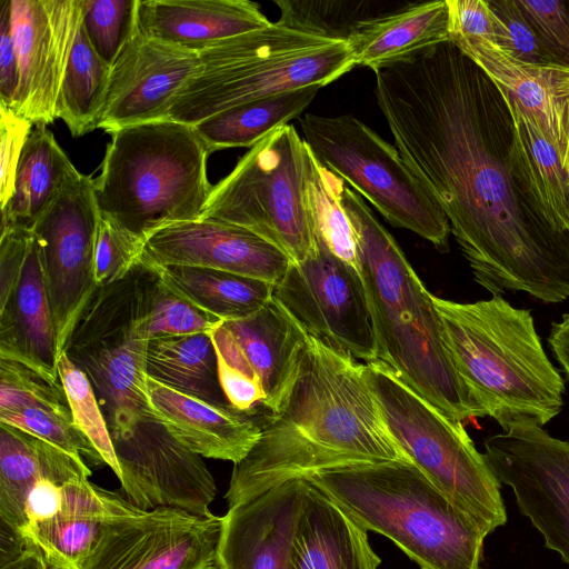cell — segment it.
Returning a JSON list of instances; mask_svg holds the SVG:
<instances>
[{"instance_id": "obj_3", "label": "cell", "mask_w": 569, "mask_h": 569, "mask_svg": "<svg viewBox=\"0 0 569 569\" xmlns=\"http://www.w3.org/2000/svg\"><path fill=\"white\" fill-rule=\"evenodd\" d=\"M341 200L358 238L378 360L452 421L485 417L455 368L433 295L363 198L346 184Z\"/></svg>"}, {"instance_id": "obj_10", "label": "cell", "mask_w": 569, "mask_h": 569, "mask_svg": "<svg viewBox=\"0 0 569 569\" xmlns=\"http://www.w3.org/2000/svg\"><path fill=\"white\" fill-rule=\"evenodd\" d=\"M143 267L98 287L71 331L63 352L88 377L111 437L153 417L148 396L143 330Z\"/></svg>"}, {"instance_id": "obj_50", "label": "cell", "mask_w": 569, "mask_h": 569, "mask_svg": "<svg viewBox=\"0 0 569 569\" xmlns=\"http://www.w3.org/2000/svg\"><path fill=\"white\" fill-rule=\"evenodd\" d=\"M61 485L49 479H41L32 486L27 497L24 510L27 523L54 518L61 513Z\"/></svg>"}, {"instance_id": "obj_18", "label": "cell", "mask_w": 569, "mask_h": 569, "mask_svg": "<svg viewBox=\"0 0 569 569\" xmlns=\"http://www.w3.org/2000/svg\"><path fill=\"white\" fill-rule=\"evenodd\" d=\"M82 20V0H11V29L19 63L12 111L32 124H49Z\"/></svg>"}, {"instance_id": "obj_37", "label": "cell", "mask_w": 569, "mask_h": 569, "mask_svg": "<svg viewBox=\"0 0 569 569\" xmlns=\"http://www.w3.org/2000/svg\"><path fill=\"white\" fill-rule=\"evenodd\" d=\"M100 525L60 513L44 521L27 523L18 537L38 548L51 568L81 569L97 540Z\"/></svg>"}, {"instance_id": "obj_33", "label": "cell", "mask_w": 569, "mask_h": 569, "mask_svg": "<svg viewBox=\"0 0 569 569\" xmlns=\"http://www.w3.org/2000/svg\"><path fill=\"white\" fill-rule=\"evenodd\" d=\"M320 87L311 86L242 103L211 116L194 128L209 153L253 147L274 129L299 118Z\"/></svg>"}, {"instance_id": "obj_28", "label": "cell", "mask_w": 569, "mask_h": 569, "mask_svg": "<svg viewBox=\"0 0 569 569\" xmlns=\"http://www.w3.org/2000/svg\"><path fill=\"white\" fill-rule=\"evenodd\" d=\"M450 41L447 0L416 2L359 22L348 39L356 66L373 71Z\"/></svg>"}, {"instance_id": "obj_31", "label": "cell", "mask_w": 569, "mask_h": 569, "mask_svg": "<svg viewBox=\"0 0 569 569\" xmlns=\"http://www.w3.org/2000/svg\"><path fill=\"white\" fill-rule=\"evenodd\" d=\"M150 268L172 291L221 321L254 315L273 295L274 284L228 271L188 266Z\"/></svg>"}, {"instance_id": "obj_52", "label": "cell", "mask_w": 569, "mask_h": 569, "mask_svg": "<svg viewBox=\"0 0 569 569\" xmlns=\"http://www.w3.org/2000/svg\"><path fill=\"white\" fill-rule=\"evenodd\" d=\"M548 342L569 379V315H563L560 321L552 323Z\"/></svg>"}, {"instance_id": "obj_41", "label": "cell", "mask_w": 569, "mask_h": 569, "mask_svg": "<svg viewBox=\"0 0 569 569\" xmlns=\"http://www.w3.org/2000/svg\"><path fill=\"white\" fill-rule=\"evenodd\" d=\"M138 0H82V27L97 54L110 67L137 27Z\"/></svg>"}, {"instance_id": "obj_1", "label": "cell", "mask_w": 569, "mask_h": 569, "mask_svg": "<svg viewBox=\"0 0 569 569\" xmlns=\"http://www.w3.org/2000/svg\"><path fill=\"white\" fill-rule=\"evenodd\" d=\"M395 146L447 217L476 281L493 296L569 298V236L521 209L495 151L489 79L451 41L375 71Z\"/></svg>"}, {"instance_id": "obj_17", "label": "cell", "mask_w": 569, "mask_h": 569, "mask_svg": "<svg viewBox=\"0 0 569 569\" xmlns=\"http://www.w3.org/2000/svg\"><path fill=\"white\" fill-rule=\"evenodd\" d=\"M121 470V486L129 501L142 510L174 508L212 516L217 495L212 475L201 459L181 445L153 417L112 437Z\"/></svg>"}, {"instance_id": "obj_13", "label": "cell", "mask_w": 569, "mask_h": 569, "mask_svg": "<svg viewBox=\"0 0 569 569\" xmlns=\"http://www.w3.org/2000/svg\"><path fill=\"white\" fill-rule=\"evenodd\" d=\"M272 297L309 336L365 363L378 360L362 276L320 242L315 254L290 263Z\"/></svg>"}, {"instance_id": "obj_29", "label": "cell", "mask_w": 569, "mask_h": 569, "mask_svg": "<svg viewBox=\"0 0 569 569\" xmlns=\"http://www.w3.org/2000/svg\"><path fill=\"white\" fill-rule=\"evenodd\" d=\"M90 476L88 466H80L48 442L0 423V517L16 536L27 523L26 501L37 481L49 479L63 485Z\"/></svg>"}, {"instance_id": "obj_48", "label": "cell", "mask_w": 569, "mask_h": 569, "mask_svg": "<svg viewBox=\"0 0 569 569\" xmlns=\"http://www.w3.org/2000/svg\"><path fill=\"white\" fill-rule=\"evenodd\" d=\"M450 40L452 38L485 39L501 43L502 29L498 17L485 0H447Z\"/></svg>"}, {"instance_id": "obj_15", "label": "cell", "mask_w": 569, "mask_h": 569, "mask_svg": "<svg viewBox=\"0 0 569 569\" xmlns=\"http://www.w3.org/2000/svg\"><path fill=\"white\" fill-rule=\"evenodd\" d=\"M485 457L508 485L546 546L569 565V442L523 425L485 441Z\"/></svg>"}, {"instance_id": "obj_40", "label": "cell", "mask_w": 569, "mask_h": 569, "mask_svg": "<svg viewBox=\"0 0 569 569\" xmlns=\"http://www.w3.org/2000/svg\"><path fill=\"white\" fill-rule=\"evenodd\" d=\"M43 408L71 417L61 382L10 359L0 358V413Z\"/></svg>"}, {"instance_id": "obj_4", "label": "cell", "mask_w": 569, "mask_h": 569, "mask_svg": "<svg viewBox=\"0 0 569 569\" xmlns=\"http://www.w3.org/2000/svg\"><path fill=\"white\" fill-rule=\"evenodd\" d=\"M455 368L485 417L503 431L545 426L563 406L565 381L529 310L500 296L461 303L432 296Z\"/></svg>"}, {"instance_id": "obj_19", "label": "cell", "mask_w": 569, "mask_h": 569, "mask_svg": "<svg viewBox=\"0 0 569 569\" xmlns=\"http://www.w3.org/2000/svg\"><path fill=\"white\" fill-rule=\"evenodd\" d=\"M199 67L198 52L142 34L138 26L111 66L97 129L168 119L178 94Z\"/></svg>"}, {"instance_id": "obj_49", "label": "cell", "mask_w": 569, "mask_h": 569, "mask_svg": "<svg viewBox=\"0 0 569 569\" xmlns=\"http://www.w3.org/2000/svg\"><path fill=\"white\" fill-rule=\"evenodd\" d=\"M19 63L11 29V0L0 3V106L14 109Z\"/></svg>"}, {"instance_id": "obj_11", "label": "cell", "mask_w": 569, "mask_h": 569, "mask_svg": "<svg viewBox=\"0 0 569 569\" xmlns=\"http://www.w3.org/2000/svg\"><path fill=\"white\" fill-rule=\"evenodd\" d=\"M302 139L315 157L369 200L393 227L410 230L449 251L450 224L397 148L351 114L306 113Z\"/></svg>"}, {"instance_id": "obj_38", "label": "cell", "mask_w": 569, "mask_h": 569, "mask_svg": "<svg viewBox=\"0 0 569 569\" xmlns=\"http://www.w3.org/2000/svg\"><path fill=\"white\" fill-rule=\"evenodd\" d=\"M280 10L277 22L300 31L348 42L357 24L381 13H373L370 1L276 0Z\"/></svg>"}, {"instance_id": "obj_43", "label": "cell", "mask_w": 569, "mask_h": 569, "mask_svg": "<svg viewBox=\"0 0 569 569\" xmlns=\"http://www.w3.org/2000/svg\"><path fill=\"white\" fill-rule=\"evenodd\" d=\"M144 240L100 214L94 246V280L98 287L123 279L137 266Z\"/></svg>"}, {"instance_id": "obj_47", "label": "cell", "mask_w": 569, "mask_h": 569, "mask_svg": "<svg viewBox=\"0 0 569 569\" xmlns=\"http://www.w3.org/2000/svg\"><path fill=\"white\" fill-rule=\"evenodd\" d=\"M32 123L0 106V208L12 196L19 160Z\"/></svg>"}, {"instance_id": "obj_20", "label": "cell", "mask_w": 569, "mask_h": 569, "mask_svg": "<svg viewBox=\"0 0 569 569\" xmlns=\"http://www.w3.org/2000/svg\"><path fill=\"white\" fill-rule=\"evenodd\" d=\"M137 263L228 271L276 284L291 260L254 232L217 219L168 226L150 234Z\"/></svg>"}, {"instance_id": "obj_36", "label": "cell", "mask_w": 569, "mask_h": 569, "mask_svg": "<svg viewBox=\"0 0 569 569\" xmlns=\"http://www.w3.org/2000/svg\"><path fill=\"white\" fill-rule=\"evenodd\" d=\"M142 267L143 330L148 340L210 335L222 322L172 291L153 268Z\"/></svg>"}, {"instance_id": "obj_8", "label": "cell", "mask_w": 569, "mask_h": 569, "mask_svg": "<svg viewBox=\"0 0 569 569\" xmlns=\"http://www.w3.org/2000/svg\"><path fill=\"white\" fill-rule=\"evenodd\" d=\"M365 369L388 429L410 461L489 533L503 526L501 482L462 422L440 412L385 362Z\"/></svg>"}, {"instance_id": "obj_35", "label": "cell", "mask_w": 569, "mask_h": 569, "mask_svg": "<svg viewBox=\"0 0 569 569\" xmlns=\"http://www.w3.org/2000/svg\"><path fill=\"white\" fill-rule=\"evenodd\" d=\"M346 184L309 149L306 206L317 241L360 272L358 238L341 200Z\"/></svg>"}, {"instance_id": "obj_12", "label": "cell", "mask_w": 569, "mask_h": 569, "mask_svg": "<svg viewBox=\"0 0 569 569\" xmlns=\"http://www.w3.org/2000/svg\"><path fill=\"white\" fill-rule=\"evenodd\" d=\"M230 406L261 422L276 415L297 379L308 333L272 297L254 315L210 333Z\"/></svg>"}, {"instance_id": "obj_9", "label": "cell", "mask_w": 569, "mask_h": 569, "mask_svg": "<svg viewBox=\"0 0 569 569\" xmlns=\"http://www.w3.org/2000/svg\"><path fill=\"white\" fill-rule=\"evenodd\" d=\"M309 147L292 124L279 127L213 186L201 219L243 227L300 262L318 250L306 206Z\"/></svg>"}, {"instance_id": "obj_21", "label": "cell", "mask_w": 569, "mask_h": 569, "mask_svg": "<svg viewBox=\"0 0 569 569\" xmlns=\"http://www.w3.org/2000/svg\"><path fill=\"white\" fill-rule=\"evenodd\" d=\"M307 479L271 488L221 517L217 569H291Z\"/></svg>"}, {"instance_id": "obj_2", "label": "cell", "mask_w": 569, "mask_h": 569, "mask_svg": "<svg viewBox=\"0 0 569 569\" xmlns=\"http://www.w3.org/2000/svg\"><path fill=\"white\" fill-rule=\"evenodd\" d=\"M387 461L412 463L388 429L365 363L308 335L292 389L233 465L226 499L230 508L291 480Z\"/></svg>"}, {"instance_id": "obj_39", "label": "cell", "mask_w": 569, "mask_h": 569, "mask_svg": "<svg viewBox=\"0 0 569 569\" xmlns=\"http://www.w3.org/2000/svg\"><path fill=\"white\" fill-rule=\"evenodd\" d=\"M58 371L71 411L72 422L89 440L104 465L121 479V470L116 456L112 437L93 388L64 352L58 360Z\"/></svg>"}, {"instance_id": "obj_16", "label": "cell", "mask_w": 569, "mask_h": 569, "mask_svg": "<svg viewBox=\"0 0 569 569\" xmlns=\"http://www.w3.org/2000/svg\"><path fill=\"white\" fill-rule=\"evenodd\" d=\"M221 517L140 509L101 522L81 569H217Z\"/></svg>"}, {"instance_id": "obj_51", "label": "cell", "mask_w": 569, "mask_h": 569, "mask_svg": "<svg viewBox=\"0 0 569 569\" xmlns=\"http://www.w3.org/2000/svg\"><path fill=\"white\" fill-rule=\"evenodd\" d=\"M41 551L24 542L16 552L1 558L0 569H49Z\"/></svg>"}, {"instance_id": "obj_5", "label": "cell", "mask_w": 569, "mask_h": 569, "mask_svg": "<svg viewBox=\"0 0 569 569\" xmlns=\"http://www.w3.org/2000/svg\"><path fill=\"white\" fill-rule=\"evenodd\" d=\"M367 530L391 539L422 569H480L490 535L413 463L355 465L308 478Z\"/></svg>"}, {"instance_id": "obj_30", "label": "cell", "mask_w": 569, "mask_h": 569, "mask_svg": "<svg viewBox=\"0 0 569 569\" xmlns=\"http://www.w3.org/2000/svg\"><path fill=\"white\" fill-rule=\"evenodd\" d=\"M78 170L53 133L38 124L31 130L17 168L14 188L1 209V228L31 230L67 180Z\"/></svg>"}, {"instance_id": "obj_42", "label": "cell", "mask_w": 569, "mask_h": 569, "mask_svg": "<svg viewBox=\"0 0 569 569\" xmlns=\"http://www.w3.org/2000/svg\"><path fill=\"white\" fill-rule=\"evenodd\" d=\"M0 423L16 427L59 449L80 466L86 467L83 458L93 465H103V460L89 440L77 429L72 418L43 408H27L0 413Z\"/></svg>"}, {"instance_id": "obj_24", "label": "cell", "mask_w": 569, "mask_h": 569, "mask_svg": "<svg viewBox=\"0 0 569 569\" xmlns=\"http://www.w3.org/2000/svg\"><path fill=\"white\" fill-rule=\"evenodd\" d=\"M60 355L41 250L32 233L20 276L0 301V358L61 382Z\"/></svg>"}, {"instance_id": "obj_25", "label": "cell", "mask_w": 569, "mask_h": 569, "mask_svg": "<svg viewBox=\"0 0 569 569\" xmlns=\"http://www.w3.org/2000/svg\"><path fill=\"white\" fill-rule=\"evenodd\" d=\"M510 118L507 160L533 216L551 232L569 236V172L537 119L500 94Z\"/></svg>"}, {"instance_id": "obj_32", "label": "cell", "mask_w": 569, "mask_h": 569, "mask_svg": "<svg viewBox=\"0 0 569 569\" xmlns=\"http://www.w3.org/2000/svg\"><path fill=\"white\" fill-rule=\"evenodd\" d=\"M147 376L179 392L229 405L222 390L216 350L209 333L149 340Z\"/></svg>"}, {"instance_id": "obj_7", "label": "cell", "mask_w": 569, "mask_h": 569, "mask_svg": "<svg viewBox=\"0 0 569 569\" xmlns=\"http://www.w3.org/2000/svg\"><path fill=\"white\" fill-rule=\"evenodd\" d=\"M199 67L168 119L194 126L223 110L306 87L320 88L356 67L347 41L271 22L198 52Z\"/></svg>"}, {"instance_id": "obj_14", "label": "cell", "mask_w": 569, "mask_h": 569, "mask_svg": "<svg viewBox=\"0 0 569 569\" xmlns=\"http://www.w3.org/2000/svg\"><path fill=\"white\" fill-rule=\"evenodd\" d=\"M99 221L93 179L78 171L31 229L41 250L60 353L98 288L94 246Z\"/></svg>"}, {"instance_id": "obj_46", "label": "cell", "mask_w": 569, "mask_h": 569, "mask_svg": "<svg viewBox=\"0 0 569 569\" xmlns=\"http://www.w3.org/2000/svg\"><path fill=\"white\" fill-rule=\"evenodd\" d=\"M546 49L569 64V12L562 1L517 0ZM559 62V61H558Z\"/></svg>"}, {"instance_id": "obj_34", "label": "cell", "mask_w": 569, "mask_h": 569, "mask_svg": "<svg viewBox=\"0 0 569 569\" xmlns=\"http://www.w3.org/2000/svg\"><path fill=\"white\" fill-rule=\"evenodd\" d=\"M110 72L111 67L93 50L80 23L56 104V118L73 137L97 129Z\"/></svg>"}, {"instance_id": "obj_45", "label": "cell", "mask_w": 569, "mask_h": 569, "mask_svg": "<svg viewBox=\"0 0 569 569\" xmlns=\"http://www.w3.org/2000/svg\"><path fill=\"white\" fill-rule=\"evenodd\" d=\"M488 2L501 23L502 39L499 48L530 63L558 62L535 32L517 0Z\"/></svg>"}, {"instance_id": "obj_23", "label": "cell", "mask_w": 569, "mask_h": 569, "mask_svg": "<svg viewBox=\"0 0 569 569\" xmlns=\"http://www.w3.org/2000/svg\"><path fill=\"white\" fill-rule=\"evenodd\" d=\"M153 418L201 457L241 461L260 437V421L230 405L192 397L148 377Z\"/></svg>"}, {"instance_id": "obj_22", "label": "cell", "mask_w": 569, "mask_h": 569, "mask_svg": "<svg viewBox=\"0 0 569 569\" xmlns=\"http://www.w3.org/2000/svg\"><path fill=\"white\" fill-rule=\"evenodd\" d=\"M500 94L533 116L569 172V64L521 61L485 39L450 40Z\"/></svg>"}, {"instance_id": "obj_27", "label": "cell", "mask_w": 569, "mask_h": 569, "mask_svg": "<svg viewBox=\"0 0 569 569\" xmlns=\"http://www.w3.org/2000/svg\"><path fill=\"white\" fill-rule=\"evenodd\" d=\"M367 531L307 479L291 569H378Z\"/></svg>"}, {"instance_id": "obj_6", "label": "cell", "mask_w": 569, "mask_h": 569, "mask_svg": "<svg viewBox=\"0 0 569 569\" xmlns=\"http://www.w3.org/2000/svg\"><path fill=\"white\" fill-rule=\"evenodd\" d=\"M94 182L100 214L146 239L202 217L213 186L210 156L194 126L157 120L120 129Z\"/></svg>"}, {"instance_id": "obj_44", "label": "cell", "mask_w": 569, "mask_h": 569, "mask_svg": "<svg viewBox=\"0 0 569 569\" xmlns=\"http://www.w3.org/2000/svg\"><path fill=\"white\" fill-rule=\"evenodd\" d=\"M62 509L66 518L104 522L130 516L140 508L120 496L93 486L89 479H73L61 485Z\"/></svg>"}, {"instance_id": "obj_26", "label": "cell", "mask_w": 569, "mask_h": 569, "mask_svg": "<svg viewBox=\"0 0 569 569\" xmlns=\"http://www.w3.org/2000/svg\"><path fill=\"white\" fill-rule=\"evenodd\" d=\"M270 23L260 6L249 0L137 2V26L142 34L194 52Z\"/></svg>"}]
</instances>
